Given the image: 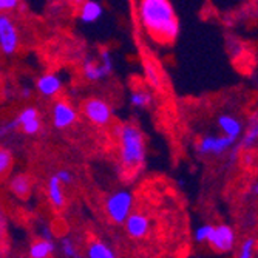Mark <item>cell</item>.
I'll return each mask as SVG.
<instances>
[{
  "label": "cell",
  "mask_w": 258,
  "mask_h": 258,
  "mask_svg": "<svg viewBox=\"0 0 258 258\" xmlns=\"http://www.w3.org/2000/svg\"><path fill=\"white\" fill-rule=\"evenodd\" d=\"M139 19L147 33L161 43H172L179 34V22L170 0H141Z\"/></svg>",
  "instance_id": "6da1fadb"
},
{
  "label": "cell",
  "mask_w": 258,
  "mask_h": 258,
  "mask_svg": "<svg viewBox=\"0 0 258 258\" xmlns=\"http://www.w3.org/2000/svg\"><path fill=\"white\" fill-rule=\"evenodd\" d=\"M121 166L127 172H136L146 162V141L144 135L135 124H124L119 132Z\"/></svg>",
  "instance_id": "7a4b0ae2"
},
{
  "label": "cell",
  "mask_w": 258,
  "mask_h": 258,
  "mask_svg": "<svg viewBox=\"0 0 258 258\" xmlns=\"http://www.w3.org/2000/svg\"><path fill=\"white\" fill-rule=\"evenodd\" d=\"M133 195L128 190H118L107 198L105 209L108 218L116 224H124L125 218L132 212Z\"/></svg>",
  "instance_id": "3957f363"
},
{
  "label": "cell",
  "mask_w": 258,
  "mask_h": 258,
  "mask_svg": "<svg viewBox=\"0 0 258 258\" xmlns=\"http://www.w3.org/2000/svg\"><path fill=\"white\" fill-rule=\"evenodd\" d=\"M19 50V33L11 17L5 13L0 14V51L7 56Z\"/></svg>",
  "instance_id": "277c9868"
},
{
  "label": "cell",
  "mask_w": 258,
  "mask_h": 258,
  "mask_svg": "<svg viewBox=\"0 0 258 258\" xmlns=\"http://www.w3.org/2000/svg\"><path fill=\"white\" fill-rule=\"evenodd\" d=\"M84 114L96 125H107L111 121V108L104 99L91 98L84 102Z\"/></svg>",
  "instance_id": "5b68a950"
},
{
  "label": "cell",
  "mask_w": 258,
  "mask_h": 258,
  "mask_svg": "<svg viewBox=\"0 0 258 258\" xmlns=\"http://www.w3.org/2000/svg\"><path fill=\"white\" fill-rule=\"evenodd\" d=\"M206 243H209L210 247L217 252H229L235 246V232L226 224L212 227V232H210Z\"/></svg>",
  "instance_id": "8992f818"
},
{
  "label": "cell",
  "mask_w": 258,
  "mask_h": 258,
  "mask_svg": "<svg viewBox=\"0 0 258 258\" xmlns=\"http://www.w3.org/2000/svg\"><path fill=\"white\" fill-rule=\"evenodd\" d=\"M78 119V111L72 104L65 101H57L53 107V122L59 130L72 127Z\"/></svg>",
  "instance_id": "52a82bcc"
},
{
  "label": "cell",
  "mask_w": 258,
  "mask_h": 258,
  "mask_svg": "<svg viewBox=\"0 0 258 258\" xmlns=\"http://www.w3.org/2000/svg\"><path fill=\"white\" fill-rule=\"evenodd\" d=\"M16 119L19 124V128H22V132L25 135H31V136L37 135L42 128V122L39 118V110L36 107L23 108Z\"/></svg>",
  "instance_id": "ba28073f"
},
{
  "label": "cell",
  "mask_w": 258,
  "mask_h": 258,
  "mask_svg": "<svg viewBox=\"0 0 258 258\" xmlns=\"http://www.w3.org/2000/svg\"><path fill=\"white\" fill-rule=\"evenodd\" d=\"M125 230L127 233L135 238V240H141L147 237V233L150 230V220L144 215V214H128V217L125 218Z\"/></svg>",
  "instance_id": "9c48e42d"
},
{
  "label": "cell",
  "mask_w": 258,
  "mask_h": 258,
  "mask_svg": "<svg viewBox=\"0 0 258 258\" xmlns=\"http://www.w3.org/2000/svg\"><path fill=\"white\" fill-rule=\"evenodd\" d=\"M36 88H37V91L40 93L42 96H45V98H53V96H56L57 93L62 90V81H60V78L57 75L46 73V75H42L37 79Z\"/></svg>",
  "instance_id": "30bf717a"
},
{
  "label": "cell",
  "mask_w": 258,
  "mask_h": 258,
  "mask_svg": "<svg viewBox=\"0 0 258 258\" xmlns=\"http://www.w3.org/2000/svg\"><path fill=\"white\" fill-rule=\"evenodd\" d=\"M102 13H104V8L99 2H96V0H84L79 17L85 23H93L102 16Z\"/></svg>",
  "instance_id": "8fae6325"
},
{
  "label": "cell",
  "mask_w": 258,
  "mask_h": 258,
  "mask_svg": "<svg viewBox=\"0 0 258 258\" xmlns=\"http://www.w3.org/2000/svg\"><path fill=\"white\" fill-rule=\"evenodd\" d=\"M48 200H50L51 206L56 209H62L65 206V195L62 190V182L59 181V178L56 175H53L48 179Z\"/></svg>",
  "instance_id": "7c38bea8"
},
{
  "label": "cell",
  "mask_w": 258,
  "mask_h": 258,
  "mask_svg": "<svg viewBox=\"0 0 258 258\" xmlns=\"http://www.w3.org/2000/svg\"><path fill=\"white\" fill-rule=\"evenodd\" d=\"M218 125H220V128L223 130V133H224L226 136H230V138H233V139H238V136L241 135V130H243L241 122H240L237 118H233V116H230V114H223V116H220Z\"/></svg>",
  "instance_id": "4fadbf2b"
},
{
  "label": "cell",
  "mask_w": 258,
  "mask_h": 258,
  "mask_svg": "<svg viewBox=\"0 0 258 258\" xmlns=\"http://www.w3.org/2000/svg\"><path fill=\"white\" fill-rule=\"evenodd\" d=\"M10 189L19 198H27L31 192V179L27 175H17L10 181Z\"/></svg>",
  "instance_id": "5bb4252c"
},
{
  "label": "cell",
  "mask_w": 258,
  "mask_h": 258,
  "mask_svg": "<svg viewBox=\"0 0 258 258\" xmlns=\"http://www.w3.org/2000/svg\"><path fill=\"white\" fill-rule=\"evenodd\" d=\"M54 250H56V244L53 243V240L40 238L39 241L31 244L30 256L31 258H46V256H50Z\"/></svg>",
  "instance_id": "9a60e30c"
},
{
  "label": "cell",
  "mask_w": 258,
  "mask_h": 258,
  "mask_svg": "<svg viewBox=\"0 0 258 258\" xmlns=\"http://www.w3.org/2000/svg\"><path fill=\"white\" fill-rule=\"evenodd\" d=\"M82 72H84V78L90 82H98V81L105 79V75H104V70H102L101 63L95 62L93 59H87L84 62Z\"/></svg>",
  "instance_id": "2e32d148"
},
{
  "label": "cell",
  "mask_w": 258,
  "mask_h": 258,
  "mask_svg": "<svg viewBox=\"0 0 258 258\" xmlns=\"http://www.w3.org/2000/svg\"><path fill=\"white\" fill-rule=\"evenodd\" d=\"M88 258H114L116 253L110 246H107L102 241H93L87 249Z\"/></svg>",
  "instance_id": "e0dca14e"
},
{
  "label": "cell",
  "mask_w": 258,
  "mask_h": 258,
  "mask_svg": "<svg viewBox=\"0 0 258 258\" xmlns=\"http://www.w3.org/2000/svg\"><path fill=\"white\" fill-rule=\"evenodd\" d=\"M256 139H258V122H256V116H252V122L249 124V128L244 135V138L241 139V144L240 149H244L247 152H250L255 144H256Z\"/></svg>",
  "instance_id": "ac0fdd59"
},
{
  "label": "cell",
  "mask_w": 258,
  "mask_h": 258,
  "mask_svg": "<svg viewBox=\"0 0 258 258\" xmlns=\"http://www.w3.org/2000/svg\"><path fill=\"white\" fill-rule=\"evenodd\" d=\"M237 139H233L230 136H215L214 138V147H212V155H223L226 153L233 144H235Z\"/></svg>",
  "instance_id": "d6986e66"
},
{
  "label": "cell",
  "mask_w": 258,
  "mask_h": 258,
  "mask_svg": "<svg viewBox=\"0 0 258 258\" xmlns=\"http://www.w3.org/2000/svg\"><path fill=\"white\" fill-rule=\"evenodd\" d=\"M130 102L136 108H146V107H149L152 104V95L149 91H144V90L133 91L132 96H130Z\"/></svg>",
  "instance_id": "ffe728a7"
},
{
  "label": "cell",
  "mask_w": 258,
  "mask_h": 258,
  "mask_svg": "<svg viewBox=\"0 0 258 258\" xmlns=\"http://www.w3.org/2000/svg\"><path fill=\"white\" fill-rule=\"evenodd\" d=\"M13 167V155L10 150L0 147V178H4Z\"/></svg>",
  "instance_id": "44dd1931"
},
{
  "label": "cell",
  "mask_w": 258,
  "mask_h": 258,
  "mask_svg": "<svg viewBox=\"0 0 258 258\" xmlns=\"http://www.w3.org/2000/svg\"><path fill=\"white\" fill-rule=\"evenodd\" d=\"M146 76H147V81L150 82V85L156 90L161 88V81H159V75L156 72V68L152 62H146Z\"/></svg>",
  "instance_id": "7402d4cb"
},
{
  "label": "cell",
  "mask_w": 258,
  "mask_h": 258,
  "mask_svg": "<svg viewBox=\"0 0 258 258\" xmlns=\"http://www.w3.org/2000/svg\"><path fill=\"white\" fill-rule=\"evenodd\" d=\"M101 67L104 70L105 78H108L113 73V56L108 50H102L101 51Z\"/></svg>",
  "instance_id": "603a6c76"
},
{
  "label": "cell",
  "mask_w": 258,
  "mask_h": 258,
  "mask_svg": "<svg viewBox=\"0 0 258 258\" xmlns=\"http://www.w3.org/2000/svg\"><path fill=\"white\" fill-rule=\"evenodd\" d=\"M214 138L215 136H204L200 139V143L197 146L198 153L201 155H210L212 153V147H214Z\"/></svg>",
  "instance_id": "cb8c5ba5"
},
{
  "label": "cell",
  "mask_w": 258,
  "mask_h": 258,
  "mask_svg": "<svg viewBox=\"0 0 258 258\" xmlns=\"http://www.w3.org/2000/svg\"><path fill=\"white\" fill-rule=\"evenodd\" d=\"M253 250H255V238H246L240 247V258H250L253 256Z\"/></svg>",
  "instance_id": "d4e9b609"
},
{
  "label": "cell",
  "mask_w": 258,
  "mask_h": 258,
  "mask_svg": "<svg viewBox=\"0 0 258 258\" xmlns=\"http://www.w3.org/2000/svg\"><path fill=\"white\" fill-rule=\"evenodd\" d=\"M60 250L65 256H78V250L76 246L73 243V240L70 238H62L60 240Z\"/></svg>",
  "instance_id": "484cf974"
},
{
  "label": "cell",
  "mask_w": 258,
  "mask_h": 258,
  "mask_svg": "<svg viewBox=\"0 0 258 258\" xmlns=\"http://www.w3.org/2000/svg\"><path fill=\"white\" fill-rule=\"evenodd\" d=\"M212 227L214 226H210V224H204V226L198 227L195 232V241L197 243H206L209 235H210V232H212Z\"/></svg>",
  "instance_id": "4316f807"
},
{
  "label": "cell",
  "mask_w": 258,
  "mask_h": 258,
  "mask_svg": "<svg viewBox=\"0 0 258 258\" xmlns=\"http://www.w3.org/2000/svg\"><path fill=\"white\" fill-rule=\"evenodd\" d=\"M19 128V124H17V119H11L8 122H4V124H0V139H4L7 138L10 133H13L14 130Z\"/></svg>",
  "instance_id": "83f0119b"
},
{
  "label": "cell",
  "mask_w": 258,
  "mask_h": 258,
  "mask_svg": "<svg viewBox=\"0 0 258 258\" xmlns=\"http://www.w3.org/2000/svg\"><path fill=\"white\" fill-rule=\"evenodd\" d=\"M19 7V0H0V14L10 13Z\"/></svg>",
  "instance_id": "f1b7e54d"
},
{
  "label": "cell",
  "mask_w": 258,
  "mask_h": 258,
  "mask_svg": "<svg viewBox=\"0 0 258 258\" xmlns=\"http://www.w3.org/2000/svg\"><path fill=\"white\" fill-rule=\"evenodd\" d=\"M56 176L59 178V181H60L62 184H67V185L73 184V181H75L73 173H72V172H68V170H59V172L56 173Z\"/></svg>",
  "instance_id": "f546056e"
},
{
  "label": "cell",
  "mask_w": 258,
  "mask_h": 258,
  "mask_svg": "<svg viewBox=\"0 0 258 258\" xmlns=\"http://www.w3.org/2000/svg\"><path fill=\"white\" fill-rule=\"evenodd\" d=\"M53 230L48 227V226H43L42 227V230H40V238H43V240H53Z\"/></svg>",
  "instance_id": "4dcf8cb0"
},
{
  "label": "cell",
  "mask_w": 258,
  "mask_h": 258,
  "mask_svg": "<svg viewBox=\"0 0 258 258\" xmlns=\"http://www.w3.org/2000/svg\"><path fill=\"white\" fill-rule=\"evenodd\" d=\"M30 95H31V91H30V90H27V88H25V90H23V91H22V98H23V99H27V98H30Z\"/></svg>",
  "instance_id": "1f68e13d"
},
{
  "label": "cell",
  "mask_w": 258,
  "mask_h": 258,
  "mask_svg": "<svg viewBox=\"0 0 258 258\" xmlns=\"http://www.w3.org/2000/svg\"><path fill=\"white\" fill-rule=\"evenodd\" d=\"M256 187H258L256 184H253V185H252V192H253V194H256Z\"/></svg>",
  "instance_id": "d6a6232c"
},
{
  "label": "cell",
  "mask_w": 258,
  "mask_h": 258,
  "mask_svg": "<svg viewBox=\"0 0 258 258\" xmlns=\"http://www.w3.org/2000/svg\"><path fill=\"white\" fill-rule=\"evenodd\" d=\"M72 2H73V4H78V5H79V4H82V2H84V0H72Z\"/></svg>",
  "instance_id": "836d02e7"
}]
</instances>
